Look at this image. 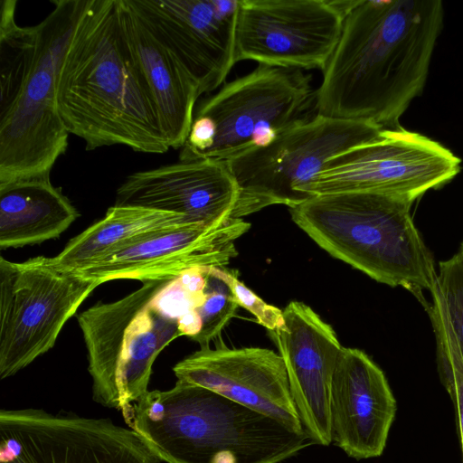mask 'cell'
I'll return each instance as SVG.
<instances>
[{
    "instance_id": "obj_9",
    "label": "cell",
    "mask_w": 463,
    "mask_h": 463,
    "mask_svg": "<svg viewBox=\"0 0 463 463\" xmlns=\"http://www.w3.org/2000/svg\"><path fill=\"white\" fill-rule=\"evenodd\" d=\"M460 165L461 159L439 142L400 126L334 156L299 192L307 197L372 192L415 202L449 184Z\"/></svg>"
},
{
    "instance_id": "obj_13",
    "label": "cell",
    "mask_w": 463,
    "mask_h": 463,
    "mask_svg": "<svg viewBox=\"0 0 463 463\" xmlns=\"http://www.w3.org/2000/svg\"><path fill=\"white\" fill-rule=\"evenodd\" d=\"M250 227L236 218L175 226L137 239L73 273L99 286L116 279H175L194 268H223L237 256L235 241Z\"/></svg>"
},
{
    "instance_id": "obj_18",
    "label": "cell",
    "mask_w": 463,
    "mask_h": 463,
    "mask_svg": "<svg viewBox=\"0 0 463 463\" xmlns=\"http://www.w3.org/2000/svg\"><path fill=\"white\" fill-rule=\"evenodd\" d=\"M121 26L156 105L170 148H182L194 120L199 90L173 52L129 0H118Z\"/></svg>"
},
{
    "instance_id": "obj_12",
    "label": "cell",
    "mask_w": 463,
    "mask_h": 463,
    "mask_svg": "<svg viewBox=\"0 0 463 463\" xmlns=\"http://www.w3.org/2000/svg\"><path fill=\"white\" fill-rule=\"evenodd\" d=\"M173 52L200 95L220 87L235 61L239 0H129Z\"/></svg>"
},
{
    "instance_id": "obj_1",
    "label": "cell",
    "mask_w": 463,
    "mask_h": 463,
    "mask_svg": "<svg viewBox=\"0 0 463 463\" xmlns=\"http://www.w3.org/2000/svg\"><path fill=\"white\" fill-rule=\"evenodd\" d=\"M440 0H355L317 90V114L400 127L425 87L442 31Z\"/></svg>"
},
{
    "instance_id": "obj_27",
    "label": "cell",
    "mask_w": 463,
    "mask_h": 463,
    "mask_svg": "<svg viewBox=\"0 0 463 463\" xmlns=\"http://www.w3.org/2000/svg\"><path fill=\"white\" fill-rule=\"evenodd\" d=\"M458 252L463 256V241H462V242L460 244Z\"/></svg>"
},
{
    "instance_id": "obj_26",
    "label": "cell",
    "mask_w": 463,
    "mask_h": 463,
    "mask_svg": "<svg viewBox=\"0 0 463 463\" xmlns=\"http://www.w3.org/2000/svg\"><path fill=\"white\" fill-rule=\"evenodd\" d=\"M208 270L228 286L238 306L248 310L269 332L283 325V310L266 303L241 282L234 272L218 267H208Z\"/></svg>"
},
{
    "instance_id": "obj_23",
    "label": "cell",
    "mask_w": 463,
    "mask_h": 463,
    "mask_svg": "<svg viewBox=\"0 0 463 463\" xmlns=\"http://www.w3.org/2000/svg\"><path fill=\"white\" fill-rule=\"evenodd\" d=\"M426 310L437 344L440 381L454 404L463 458V350L453 331L442 294L437 286Z\"/></svg>"
},
{
    "instance_id": "obj_10",
    "label": "cell",
    "mask_w": 463,
    "mask_h": 463,
    "mask_svg": "<svg viewBox=\"0 0 463 463\" xmlns=\"http://www.w3.org/2000/svg\"><path fill=\"white\" fill-rule=\"evenodd\" d=\"M355 0H239L235 61L324 71Z\"/></svg>"
},
{
    "instance_id": "obj_2",
    "label": "cell",
    "mask_w": 463,
    "mask_h": 463,
    "mask_svg": "<svg viewBox=\"0 0 463 463\" xmlns=\"http://www.w3.org/2000/svg\"><path fill=\"white\" fill-rule=\"evenodd\" d=\"M57 107L69 134L87 150L122 145L163 154L170 148L127 43L118 0H89L60 67Z\"/></svg>"
},
{
    "instance_id": "obj_7",
    "label": "cell",
    "mask_w": 463,
    "mask_h": 463,
    "mask_svg": "<svg viewBox=\"0 0 463 463\" xmlns=\"http://www.w3.org/2000/svg\"><path fill=\"white\" fill-rule=\"evenodd\" d=\"M381 127L364 120L316 115L226 165L239 187L232 217L243 219L270 205L292 208L309 197L299 189L334 156L377 137Z\"/></svg>"
},
{
    "instance_id": "obj_21",
    "label": "cell",
    "mask_w": 463,
    "mask_h": 463,
    "mask_svg": "<svg viewBox=\"0 0 463 463\" xmlns=\"http://www.w3.org/2000/svg\"><path fill=\"white\" fill-rule=\"evenodd\" d=\"M191 223L184 216L169 212L114 204L102 219L70 240L52 260L60 269L74 272L147 234Z\"/></svg>"
},
{
    "instance_id": "obj_20",
    "label": "cell",
    "mask_w": 463,
    "mask_h": 463,
    "mask_svg": "<svg viewBox=\"0 0 463 463\" xmlns=\"http://www.w3.org/2000/svg\"><path fill=\"white\" fill-rule=\"evenodd\" d=\"M79 215L50 178L0 184V248H21L58 238Z\"/></svg>"
},
{
    "instance_id": "obj_17",
    "label": "cell",
    "mask_w": 463,
    "mask_h": 463,
    "mask_svg": "<svg viewBox=\"0 0 463 463\" xmlns=\"http://www.w3.org/2000/svg\"><path fill=\"white\" fill-rule=\"evenodd\" d=\"M238 197L226 163L201 159L128 175L117 190L115 205L169 212L210 225L232 218Z\"/></svg>"
},
{
    "instance_id": "obj_11",
    "label": "cell",
    "mask_w": 463,
    "mask_h": 463,
    "mask_svg": "<svg viewBox=\"0 0 463 463\" xmlns=\"http://www.w3.org/2000/svg\"><path fill=\"white\" fill-rule=\"evenodd\" d=\"M129 428L110 419L1 410L0 463H159Z\"/></svg>"
},
{
    "instance_id": "obj_15",
    "label": "cell",
    "mask_w": 463,
    "mask_h": 463,
    "mask_svg": "<svg viewBox=\"0 0 463 463\" xmlns=\"http://www.w3.org/2000/svg\"><path fill=\"white\" fill-rule=\"evenodd\" d=\"M269 332L282 357L303 428L314 444L332 443L330 396L343 347L333 327L309 306L291 301Z\"/></svg>"
},
{
    "instance_id": "obj_25",
    "label": "cell",
    "mask_w": 463,
    "mask_h": 463,
    "mask_svg": "<svg viewBox=\"0 0 463 463\" xmlns=\"http://www.w3.org/2000/svg\"><path fill=\"white\" fill-rule=\"evenodd\" d=\"M438 286L453 331L463 350V256L458 251L439 262Z\"/></svg>"
},
{
    "instance_id": "obj_8",
    "label": "cell",
    "mask_w": 463,
    "mask_h": 463,
    "mask_svg": "<svg viewBox=\"0 0 463 463\" xmlns=\"http://www.w3.org/2000/svg\"><path fill=\"white\" fill-rule=\"evenodd\" d=\"M99 285L38 256L0 258V378L53 347L66 324Z\"/></svg>"
},
{
    "instance_id": "obj_6",
    "label": "cell",
    "mask_w": 463,
    "mask_h": 463,
    "mask_svg": "<svg viewBox=\"0 0 463 463\" xmlns=\"http://www.w3.org/2000/svg\"><path fill=\"white\" fill-rule=\"evenodd\" d=\"M303 70L259 64L197 108L179 159L229 161L265 147L317 115V90Z\"/></svg>"
},
{
    "instance_id": "obj_24",
    "label": "cell",
    "mask_w": 463,
    "mask_h": 463,
    "mask_svg": "<svg viewBox=\"0 0 463 463\" xmlns=\"http://www.w3.org/2000/svg\"><path fill=\"white\" fill-rule=\"evenodd\" d=\"M203 270L206 276L204 298L198 307L190 310L200 321V331L194 341L201 348L209 347L210 342L219 336L239 307L228 286L211 274L208 267H203Z\"/></svg>"
},
{
    "instance_id": "obj_19",
    "label": "cell",
    "mask_w": 463,
    "mask_h": 463,
    "mask_svg": "<svg viewBox=\"0 0 463 463\" xmlns=\"http://www.w3.org/2000/svg\"><path fill=\"white\" fill-rule=\"evenodd\" d=\"M174 279H154L126 297L109 303L98 302L77 316L88 354L92 398L113 408L118 363L129 326Z\"/></svg>"
},
{
    "instance_id": "obj_14",
    "label": "cell",
    "mask_w": 463,
    "mask_h": 463,
    "mask_svg": "<svg viewBox=\"0 0 463 463\" xmlns=\"http://www.w3.org/2000/svg\"><path fill=\"white\" fill-rule=\"evenodd\" d=\"M177 380L204 387L270 417L297 434L307 433L291 395L279 354L261 347H210L174 367Z\"/></svg>"
},
{
    "instance_id": "obj_16",
    "label": "cell",
    "mask_w": 463,
    "mask_h": 463,
    "mask_svg": "<svg viewBox=\"0 0 463 463\" xmlns=\"http://www.w3.org/2000/svg\"><path fill=\"white\" fill-rule=\"evenodd\" d=\"M396 411L382 369L362 350L343 347L331 386L332 443L356 460L377 458Z\"/></svg>"
},
{
    "instance_id": "obj_22",
    "label": "cell",
    "mask_w": 463,
    "mask_h": 463,
    "mask_svg": "<svg viewBox=\"0 0 463 463\" xmlns=\"http://www.w3.org/2000/svg\"><path fill=\"white\" fill-rule=\"evenodd\" d=\"M155 301L134 319L127 331L117 373L114 409L122 411L148 391L157 355L182 335L178 319Z\"/></svg>"
},
{
    "instance_id": "obj_3",
    "label": "cell",
    "mask_w": 463,
    "mask_h": 463,
    "mask_svg": "<svg viewBox=\"0 0 463 463\" xmlns=\"http://www.w3.org/2000/svg\"><path fill=\"white\" fill-rule=\"evenodd\" d=\"M38 24L20 26L16 0L0 7V184L50 178L68 146L58 75L89 0H52Z\"/></svg>"
},
{
    "instance_id": "obj_5",
    "label": "cell",
    "mask_w": 463,
    "mask_h": 463,
    "mask_svg": "<svg viewBox=\"0 0 463 463\" xmlns=\"http://www.w3.org/2000/svg\"><path fill=\"white\" fill-rule=\"evenodd\" d=\"M414 202L372 192L314 195L289 208L292 221L334 258L377 282L402 287L427 309L437 287L431 252L416 228Z\"/></svg>"
},
{
    "instance_id": "obj_4",
    "label": "cell",
    "mask_w": 463,
    "mask_h": 463,
    "mask_svg": "<svg viewBox=\"0 0 463 463\" xmlns=\"http://www.w3.org/2000/svg\"><path fill=\"white\" fill-rule=\"evenodd\" d=\"M121 411L165 463H280L314 445L307 433L180 380L169 390L147 391Z\"/></svg>"
}]
</instances>
